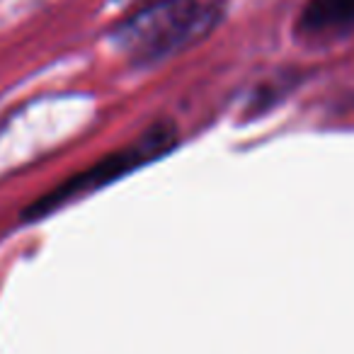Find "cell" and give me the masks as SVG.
Instances as JSON below:
<instances>
[{"mask_svg":"<svg viewBox=\"0 0 354 354\" xmlns=\"http://www.w3.org/2000/svg\"><path fill=\"white\" fill-rule=\"evenodd\" d=\"M218 8L199 0H151L119 22L112 39L133 61H158L207 37Z\"/></svg>","mask_w":354,"mask_h":354,"instance_id":"1","label":"cell"},{"mask_svg":"<svg viewBox=\"0 0 354 354\" xmlns=\"http://www.w3.org/2000/svg\"><path fill=\"white\" fill-rule=\"evenodd\" d=\"M175 146V131L170 127H156L151 131H146L141 138H136V143H131L129 148L112 153V156L102 158L95 167L85 170L83 175H78L75 180H71L68 185L54 189L46 199H41L35 209H30V216H41L46 212H54L59 204L71 202V199L80 197V194L93 192L95 187L109 185L112 180H119L122 175H127L129 170L151 162L153 158L162 156L165 151Z\"/></svg>","mask_w":354,"mask_h":354,"instance_id":"2","label":"cell"},{"mask_svg":"<svg viewBox=\"0 0 354 354\" xmlns=\"http://www.w3.org/2000/svg\"><path fill=\"white\" fill-rule=\"evenodd\" d=\"M354 30V0H310L301 17V32L315 39Z\"/></svg>","mask_w":354,"mask_h":354,"instance_id":"3","label":"cell"},{"mask_svg":"<svg viewBox=\"0 0 354 354\" xmlns=\"http://www.w3.org/2000/svg\"><path fill=\"white\" fill-rule=\"evenodd\" d=\"M122 6H143V3H151V0H117Z\"/></svg>","mask_w":354,"mask_h":354,"instance_id":"4","label":"cell"}]
</instances>
